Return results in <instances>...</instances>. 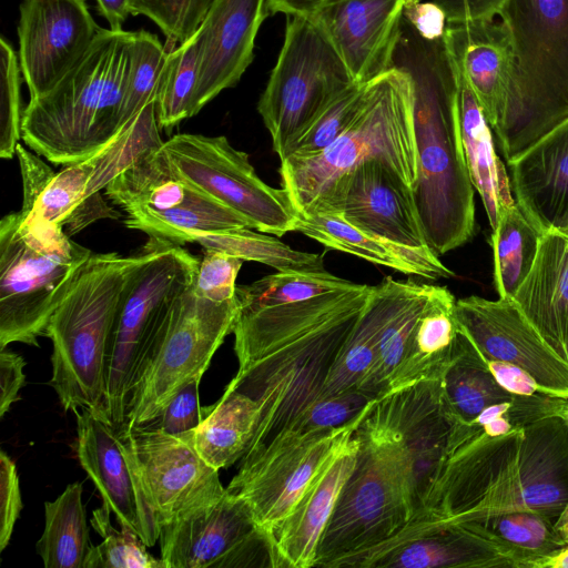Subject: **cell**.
I'll return each mask as SVG.
<instances>
[{
  "instance_id": "6da1fadb",
  "label": "cell",
  "mask_w": 568,
  "mask_h": 568,
  "mask_svg": "<svg viewBox=\"0 0 568 568\" xmlns=\"http://www.w3.org/2000/svg\"><path fill=\"white\" fill-rule=\"evenodd\" d=\"M372 290V285L354 283L302 302L239 307L233 328L239 371L227 386L261 407L257 429L243 458L288 433L321 397Z\"/></svg>"
},
{
  "instance_id": "7a4b0ae2",
  "label": "cell",
  "mask_w": 568,
  "mask_h": 568,
  "mask_svg": "<svg viewBox=\"0 0 568 568\" xmlns=\"http://www.w3.org/2000/svg\"><path fill=\"white\" fill-rule=\"evenodd\" d=\"M394 67L406 71L414 95L418 176L414 196L427 243L444 255L475 234V202L458 112L455 63L444 37L423 39L403 18Z\"/></svg>"
},
{
  "instance_id": "3957f363",
  "label": "cell",
  "mask_w": 568,
  "mask_h": 568,
  "mask_svg": "<svg viewBox=\"0 0 568 568\" xmlns=\"http://www.w3.org/2000/svg\"><path fill=\"white\" fill-rule=\"evenodd\" d=\"M134 31L101 28L81 60L23 110L27 146L55 164L84 161L120 132Z\"/></svg>"
},
{
  "instance_id": "277c9868",
  "label": "cell",
  "mask_w": 568,
  "mask_h": 568,
  "mask_svg": "<svg viewBox=\"0 0 568 568\" xmlns=\"http://www.w3.org/2000/svg\"><path fill=\"white\" fill-rule=\"evenodd\" d=\"M373 160L414 191L418 164L413 84L396 67L368 82L359 111L327 148L281 161L282 189L297 214H310L339 178Z\"/></svg>"
},
{
  "instance_id": "5b68a950",
  "label": "cell",
  "mask_w": 568,
  "mask_h": 568,
  "mask_svg": "<svg viewBox=\"0 0 568 568\" xmlns=\"http://www.w3.org/2000/svg\"><path fill=\"white\" fill-rule=\"evenodd\" d=\"M511 71L494 132L507 164L568 119V0H506Z\"/></svg>"
},
{
  "instance_id": "8992f818",
  "label": "cell",
  "mask_w": 568,
  "mask_h": 568,
  "mask_svg": "<svg viewBox=\"0 0 568 568\" xmlns=\"http://www.w3.org/2000/svg\"><path fill=\"white\" fill-rule=\"evenodd\" d=\"M141 253L92 254L65 298L52 314L44 336L52 343V375L64 412L87 408L104 415L108 343L125 284Z\"/></svg>"
},
{
  "instance_id": "52a82bcc",
  "label": "cell",
  "mask_w": 568,
  "mask_h": 568,
  "mask_svg": "<svg viewBox=\"0 0 568 568\" xmlns=\"http://www.w3.org/2000/svg\"><path fill=\"white\" fill-rule=\"evenodd\" d=\"M92 252L63 227L20 210L0 221V349L39 346Z\"/></svg>"
},
{
  "instance_id": "ba28073f",
  "label": "cell",
  "mask_w": 568,
  "mask_h": 568,
  "mask_svg": "<svg viewBox=\"0 0 568 568\" xmlns=\"http://www.w3.org/2000/svg\"><path fill=\"white\" fill-rule=\"evenodd\" d=\"M200 260L182 245L151 239L121 295L109 337L103 413L115 428L175 300L195 280Z\"/></svg>"
},
{
  "instance_id": "9c48e42d",
  "label": "cell",
  "mask_w": 568,
  "mask_h": 568,
  "mask_svg": "<svg viewBox=\"0 0 568 568\" xmlns=\"http://www.w3.org/2000/svg\"><path fill=\"white\" fill-rule=\"evenodd\" d=\"M367 413L354 432L359 442L356 466L321 537L314 567L328 568L341 557L387 540L412 517L407 462L392 435Z\"/></svg>"
},
{
  "instance_id": "30bf717a",
  "label": "cell",
  "mask_w": 568,
  "mask_h": 568,
  "mask_svg": "<svg viewBox=\"0 0 568 568\" xmlns=\"http://www.w3.org/2000/svg\"><path fill=\"white\" fill-rule=\"evenodd\" d=\"M353 83L345 63L321 29L310 18L287 17L282 48L257 103L280 160Z\"/></svg>"
},
{
  "instance_id": "8fae6325",
  "label": "cell",
  "mask_w": 568,
  "mask_h": 568,
  "mask_svg": "<svg viewBox=\"0 0 568 568\" xmlns=\"http://www.w3.org/2000/svg\"><path fill=\"white\" fill-rule=\"evenodd\" d=\"M194 284V283H193ZM193 284L175 300L126 405L129 426L146 425L187 383L201 381L239 313L235 298L216 302Z\"/></svg>"
},
{
  "instance_id": "7c38bea8",
  "label": "cell",
  "mask_w": 568,
  "mask_h": 568,
  "mask_svg": "<svg viewBox=\"0 0 568 568\" xmlns=\"http://www.w3.org/2000/svg\"><path fill=\"white\" fill-rule=\"evenodd\" d=\"M104 190L126 213L128 229L172 244L193 243L203 232L253 229L241 214L179 176L161 146L142 153Z\"/></svg>"
},
{
  "instance_id": "4fadbf2b",
  "label": "cell",
  "mask_w": 568,
  "mask_h": 568,
  "mask_svg": "<svg viewBox=\"0 0 568 568\" xmlns=\"http://www.w3.org/2000/svg\"><path fill=\"white\" fill-rule=\"evenodd\" d=\"M161 151L179 176L241 214L254 230L275 236L295 231L298 214L287 193L263 182L248 155L225 136L180 133Z\"/></svg>"
},
{
  "instance_id": "5bb4252c",
  "label": "cell",
  "mask_w": 568,
  "mask_h": 568,
  "mask_svg": "<svg viewBox=\"0 0 568 568\" xmlns=\"http://www.w3.org/2000/svg\"><path fill=\"white\" fill-rule=\"evenodd\" d=\"M165 568H278L273 534L225 489L217 500L159 525Z\"/></svg>"
},
{
  "instance_id": "9a60e30c",
  "label": "cell",
  "mask_w": 568,
  "mask_h": 568,
  "mask_svg": "<svg viewBox=\"0 0 568 568\" xmlns=\"http://www.w3.org/2000/svg\"><path fill=\"white\" fill-rule=\"evenodd\" d=\"M521 438L523 428L491 437L469 424L468 435L452 445L420 513L474 519L521 508Z\"/></svg>"
},
{
  "instance_id": "2e32d148",
  "label": "cell",
  "mask_w": 568,
  "mask_h": 568,
  "mask_svg": "<svg viewBox=\"0 0 568 568\" xmlns=\"http://www.w3.org/2000/svg\"><path fill=\"white\" fill-rule=\"evenodd\" d=\"M365 414L342 427L285 434L260 453L242 458L225 489L242 497L258 526L273 534L332 453L353 435Z\"/></svg>"
},
{
  "instance_id": "e0dca14e",
  "label": "cell",
  "mask_w": 568,
  "mask_h": 568,
  "mask_svg": "<svg viewBox=\"0 0 568 568\" xmlns=\"http://www.w3.org/2000/svg\"><path fill=\"white\" fill-rule=\"evenodd\" d=\"M116 434L159 525L225 493L219 470L194 448L193 432L172 435L151 425L123 424Z\"/></svg>"
},
{
  "instance_id": "ac0fdd59",
  "label": "cell",
  "mask_w": 568,
  "mask_h": 568,
  "mask_svg": "<svg viewBox=\"0 0 568 568\" xmlns=\"http://www.w3.org/2000/svg\"><path fill=\"white\" fill-rule=\"evenodd\" d=\"M517 568L468 520L423 511L387 540L346 555L328 568Z\"/></svg>"
},
{
  "instance_id": "d6986e66",
  "label": "cell",
  "mask_w": 568,
  "mask_h": 568,
  "mask_svg": "<svg viewBox=\"0 0 568 568\" xmlns=\"http://www.w3.org/2000/svg\"><path fill=\"white\" fill-rule=\"evenodd\" d=\"M367 416L399 446L409 470L412 516L420 513L447 458L457 422L445 403L440 378L386 393Z\"/></svg>"
},
{
  "instance_id": "ffe728a7",
  "label": "cell",
  "mask_w": 568,
  "mask_h": 568,
  "mask_svg": "<svg viewBox=\"0 0 568 568\" xmlns=\"http://www.w3.org/2000/svg\"><path fill=\"white\" fill-rule=\"evenodd\" d=\"M455 317L487 361L526 371L544 393L568 399V363L547 344L513 298L456 300Z\"/></svg>"
},
{
  "instance_id": "44dd1931",
  "label": "cell",
  "mask_w": 568,
  "mask_h": 568,
  "mask_svg": "<svg viewBox=\"0 0 568 568\" xmlns=\"http://www.w3.org/2000/svg\"><path fill=\"white\" fill-rule=\"evenodd\" d=\"M100 29L85 0H22L18 55L30 99L50 91L81 60Z\"/></svg>"
},
{
  "instance_id": "7402d4cb",
  "label": "cell",
  "mask_w": 568,
  "mask_h": 568,
  "mask_svg": "<svg viewBox=\"0 0 568 568\" xmlns=\"http://www.w3.org/2000/svg\"><path fill=\"white\" fill-rule=\"evenodd\" d=\"M316 212L337 213L357 229L402 246L432 250L413 189L379 161L364 162L339 178Z\"/></svg>"
},
{
  "instance_id": "603a6c76",
  "label": "cell",
  "mask_w": 568,
  "mask_h": 568,
  "mask_svg": "<svg viewBox=\"0 0 568 568\" xmlns=\"http://www.w3.org/2000/svg\"><path fill=\"white\" fill-rule=\"evenodd\" d=\"M73 413L77 457L99 490L102 505L115 515L120 529L153 547L159 541V523L120 445L116 428L105 416L87 408Z\"/></svg>"
},
{
  "instance_id": "cb8c5ba5",
  "label": "cell",
  "mask_w": 568,
  "mask_h": 568,
  "mask_svg": "<svg viewBox=\"0 0 568 568\" xmlns=\"http://www.w3.org/2000/svg\"><path fill=\"white\" fill-rule=\"evenodd\" d=\"M406 0H331L310 18L336 50L355 82L394 68Z\"/></svg>"
},
{
  "instance_id": "d4e9b609",
  "label": "cell",
  "mask_w": 568,
  "mask_h": 568,
  "mask_svg": "<svg viewBox=\"0 0 568 568\" xmlns=\"http://www.w3.org/2000/svg\"><path fill=\"white\" fill-rule=\"evenodd\" d=\"M267 16V0L213 1L199 28L197 111L241 80L253 61L255 38Z\"/></svg>"
},
{
  "instance_id": "484cf974",
  "label": "cell",
  "mask_w": 568,
  "mask_h": 568,
  "mask_svg": "<svg viewBox=\"0 0 568 568\" xmlns=\"http://www.w3.org/2000/svg\"><path fill=\"white\" fill-rule=\"evenodd\" d=\"M22 180V210L65 227L71 236L98 220L119 219L100 192L88 196L94 174L93 156L54 172L39 154L20 143L16 149Z\"/></svg>"
},
{
  "instance_id": "4316f807",
  "label": "cell",
  "mask_w": 568,
  "mask_h": 568,
  "mask_svg": "<svg viewBox=\"0 0 568 568\" xmlns=\"http://www.w3.org/2000/svg\"><path fill=\"white\" fill-rule=\"evenodd\" d=\"M358 449L359 442L353 433L332 453L293 510L275 529L278 568L314 567L321 537L356 466Z\"/></svg>"
},
{
  "instance_id": "83f0119b",
  "label": "cell",
  "mask_w": 568,
  "mask_h": 568,
  "mask_svg": "<svg viewBox=\"0 0 568 568\" xmlns=\"http://www.w3.org/2000/svg\"><path fill=\"white\" fill-rule=\"evenodd\" d=\"M514 199L541 231L568 234V119L508 163Z\"/></svg>"
},
{
  "instance_id": "f1b7e54d",
  "label": "cell",
  "mask_w": 568,
  "mask_h": 568,
  "mask_svg": "<svg viewBox=\"0 0 568 568\" xmlns=\"http://www.w3.org/2000/svg\"><path fill=\"white\" fill-rule=\"evenodd\" d=\"M444 40L494 133L503 116L511 71L507 27L501 20L447 23Z\"/></svg>"
},
{
  "instance_id": "f546056e",
  "label": "cell",
  "mask_w": 568,
  "mask_h": 568,
  "mask_svg": "<svg viewBox=\"0 0 568 568\" xmlns=\"http://www.w3.org/2000/svg\"><path fill=\"white\" fill-rule=\"evenodd\" d=\"M521 508L555 524L568 507V422L562 415L523 428L518 454Z\"/></svg>"
},
{
  "instance_id": "4dcf8cb0",
  "label": "cell",
  "mask_w": 568,
  "mask_h": 568,
  "mask_svg": "<svg viewBox=\"0 0 568 568\" xmlns=\"http://www.w3.org/2000/svg\"><path fill=\"white\" fill-rule=\"evenodd\" d=\"M513 300L568 363V234H542L534 266Z\"/></svg>"
},
{
  "instance_id": "1f68e13d",
  "label": "cell",
  "mask_w": 568,
  "mask_h": 568,
  "mask_svg": "<svg viewBox=\"0 0 568 568\" xmlns=\"http://www.w3.org/2000/svg\"><path fill=\"white\" fill-rule=\"evenodd\" d=\"M295 231L369 263L427 280L450 278L455 273L432 250H414L366 233L332 212L298 214Z\"/></svg>"
},
{
  "instance_id": "d6a6232c",
  "label": "cell",
  "mask_w": 568,
  "mask_h": 568,
  "mask_svg": "<svg viewBox=\"0 0 568 568\" xmlns=\"http://www.w3.org/2000/svg\"><path fill=\"white\" fill-rule=\"evenodd\" d=\"M456 72L466 164L471 184L480 195L489 225L494 230L501 212L515 204L510 179L496 153L491 128L473 89L457 67Z\"/></svg>"
},
{
  "instance_id": "836d02e7",
  "label": "cell",
  "mask_w": 568,
  "mask_h": 568,
  "mask_svg": "<svg viewBox=\"0 0 568 568\" xmlns=\"http://www.w3.org/2000/svg\"><path fill=\"white\" fill-rule=\"evenodd\" d=\"M455 304L456 300L447 287L432 285L428 300L414 328L405 356L392 378L388 392L423 379L442 378L459 333L454 313Z\"/></svg>"
},
{
  "instance_id": "e575fe53",
  "label": "cell",
  "mask_w": 568,
  "mask_h": 568,
  "mask_svg": "<svg viewBox=\"0 0 568 568\" xmlns=\"http://www.w3.org/2000/svg\"><path fill=\"white\" fill-rule=\"evenodd\" d=\"M261 418V407L245 393L226 386L193 432V445L213 468H226L246 454Z\"/></svg>"
},
{
  "instance_id": "d590c367",
  "label": "cell",
  "mask_w": 568,
  "mask_h": 568,
  "mask_svg": "<svg viewBox=\"0 0 568 568\" xmlns=\"http://www.w3.org/2000/svg\"><path fill=\"white\" fill-rule=\"evenodd\" d=\"M440 382L449 412L464 424H471L485 408L519 396L498 384L487 359L460 327Z\"/></svg>"
},
{
  "instance_id": "8d00e7d4",
  "label": "cell",
  "mask_w": 568,
  "mask_h": 568,
  "mask_svg": "<svg viewBox=\"0 0 568 568\" xmlns=\"http://www.w3.org/2000/svg\"><path fill=\"white\" fill-rule=\"evenodd\" d=\"M463 520L500 547L517 568H544L548 558L568 545L555 521L526 508Z\"/></svg>"
},
{
  "instance_id": "74e56055",
  "label": "cell",
  "mask_w": 568,
  "mask_h": 568,
  "mask_svg": "<svg viewBox=\"0 0 568 568\" xmlns=\"http://www.w3.org/2000/svg\"><path fill=\"white\" fill-rule=\"evenodd\" d=\"M404 283L386 276L373 286L367 306L334 364L320 398L359 388L374 364L382 328Z\"/></svg>"
},
{
  "instance_id": "f35d334b",
  "label": "cell",
  "mask_w": 568,
  "mask_h": 568,
  "mask_svg": "<svg viewBox=\"0 0 568 568\" xmlns=\"http://www.w3.org/2000/svg\"><path fill=\"white\" fill-rule=\"evenodd\" d=\"M82 490L75 481L44 503V530L36 549L45 568H83L91 545Z\"/></svg>"
},
{
  "instance_id": "ab89813d",
  "label": "cell",
  "mask_w": 568,
  "mask_h": 568,
  "mask_svg": "<svg viewBox=\"0 0 568 568\" xmlns=\"http://www.w3.org/2000/svg\"><path fill=\"white\" fill-rule=\"evenodd\" d=\"M430 290V284L414 281L404 283L382 328L374 364L359 388L378 397L388 392Z\"/></svg>"
},
{
  "instance_id": "60d3db41",
  "label": "cell",
  "mask_w": 568,
  "mask_h": 568,
  "mask_svg": "<svg viewBox=\"0 0 568 568\" xmlns=\"http://www.w3.org/2000/svg\"><path fill=\"white\" fill-rule=\"evenodd\" d=\"M541 236V231L516 202L501 212L491 234L498 297H514L534 266Z\"/></svg>"
},
{
  "instance_id": "b9f144b4",
  "label": "cell",
  "mask_w": 568,
  "mask_h": 568,
  "mask_svg": "<svg viewBox=\"0 0 568 568\" xmlns=\"http://www.w3.org/2000/svg\"><path fill=\"white\" fill-rule=\"evenodd\" d=\"M201 33L197 31L170 51L161 70L154 98L160 129L170 130L196 113Z\"/></svg>"
},
{
  "instance_id": "7bdbcfd3",
  "label": "cell",
  "mask_w": 568,
  "mask_h": 568,
  "mask_svg": "<svg viewBox=\"0 0 568 568\" xmlns=\"http://www.w3.org/2000/svg\"><path fill=\"white\" fill-rule=\"evenodd\" d=\"M265 234L250 227H239L199 233L194 242L205 250L222 251L243 261L268 265L278 272L325 271L323 254L296 251L277 237Z\"/></svg>"
},
{
  "instance_id": "ee69618b",
  "label": "cell",
  "mask_w": 568,
  "mask_h": 568,
  "mask_svg": "<svg viewBox=\"0 0 568 568\" xmlns=\"http://www.w3.org/2000/svg\"><path fill=\"white\" fill-rule=\"evenodd\" d=\"M354 283L329 272H277L247 285L236 286L240 308H258L302 302Z\"/></svg>"
},
{
  "instance_id": "f6af8a7d",
  "label": "cell",
  "mask_w": 568,
  "mask_h": 568,
  "mask_svg": "<svg viewBox=\"0 0 568 568\" xmlns=\"http://www.w3.org/2000/svg\"><path fill=\"white\" fill-rule=\"evenodd\" d=\"M168 51L159 38L146 31H134L131 68L122 103L120 131L143 108L154 102L161 70Z\"/></svg>"
},
{
  "instance_id": "bcb514c9",
  "label": "cell",
  "mask_w": 568,
  "mask_h": 568,
  "mask_svg": "<svg viewBox=\"0 0 568 568\" xmlns=\"http://www.w3.org/2000/svg\"><path fill=\"white\" fill-rule=\"evenodd\" d=\"M110 513L103 505L93 510L91 524L103 541L90 546L83 568H165L161 558L148 552L138 535L113 528Z\"/></svg>"
},
{
  "instance_id": "7dc6e473",
  "label": "cell",
  "mask_w": 568,
  "mask_h": 568,
  "mask_svg": "<svg viewBox=\"0 0 568 568\" xmlns=\"http://www.w3.org/2000/svg\"><path fill=\"white\" fill-rule=\"evenodd\" d=\"M367 84L355 82L341 92L295 141L284 159L312 156L335 141L359 111Z\"/></svg>"
},
{
  "instance_id": "c3c4849f",
  "label": "cell",
  "mask_w": 568,
  "mask_h": 568,
  "mask_svg": "<svg viewBox=\"0 0 568 568\" xmlns=\"http://www.w3.org/2000/svg\"><path fill=\"white\" fill-rule=\"evenodd\" d=\"M18 55L3 37L0 39V156L12 159L21 136V81Z\"/></svg>"
},
{
  "instance_id": "681fc988",
  "label": "cell",
  "mask_w": 568,
  "mask_h": 568,
  "mask_svg": "<svg viewBox=\"0 0 568 568\" xmlns=\"http://www.w3.org/2000/svg\"><path fill=\"white\" fill-rule=\"evenodd\" d=\"M214 0H129L133 16L151 19L168 40L182 43L202 24Z\"/></svg>"
},
{
  "instance_id": "f907efd6",
  "label": "cell",
  "mask_w": 568,
  "mask_h": 568,
  "mask_svg": "<svg viewBox=\"0 0 568 568\" xmlns=\"http://www.w3.org/2000/svg\"><path fill=\"white\" fill-rule=\"evenodd\" d=\"M379 397L362 388H351L314 402L288 433H307L348 425L362 417ZM287 434V433H286Z\"/></svg>"
},
{
  "instance_id": "816d5d0a",
  "label": "cell",
  "mask_w": 568,
  "mask_h": 568,
  "mask_svg": "<svg viewBox=\"0 0 568 568\" xmlns=\"http://www.w3.org/2000/svg\"><path fill=\"white\" fill-rule=\"evenodd\" d=\"M243 262L222 251L205 250L193 284L195 293L216 302L235 298V282Z\"/></svg>"
},
{
  "instance_id": "f5cc1de1",
  "label": "cell",
  "mask_w": 568,
  "mask_h": 568,
  "mask_svg": "<svg viewBox=\"0 0 568 568\" xmlns=\"http://www.w3.org/2000/svg\"><path fill=\"white\" fill-rule=\"evenodd\" d=\"M200 381L184 385L166 404L159 417L146 424L172 435L194 432L205 417L199 404Z\"/></svg>"
},
{
  "instance_id": "db71d44e",
  "label": "cell",
  "mask_w": 568,
  "mask_h": 568,
  "mask_svg": "<svg viewBox=\"0 0 568 568\" xmlns=\"http://www.w3.org/2000/svg\"><path fill=\"white\" fill-rule=\"evenodd\" d=\"M20 480L16 463L0 453V551L9 545L14 525L22 509Z\"/></svg>"
},
{
  "instance_id": "11a10c76",
  "label": "cell",
  "mask_w": 568,
  "mask_h": 568,
  "mask_svg": "<svg viewBox=\"0 0 568 568\" xmlns=\"http://www.w3.org/2000/svg\"><path fill=\"white\" fill-rule=\"evenodd\" d=\"M403 18L425 40L435 41L445 34L446 14L433 1L406 0Z\"/></svg>"
},
{
  "instance_id": "9f6ffc18",
  "label": "cell",
  "mask_w": 568,
  "mask_h": 568,
  "mask_svg": "<svg viewBox=\"0 0 568 568\" xmlns=\"http://www.w3.org/2000/svg\"><path fill=\"white\" fill-rule=\"evenodd\" d=\"M24 358L9 349L0 352V417L2 418L19 399L20 389L27 384Z\"/></svg>"
},
{
  "instance_id": "6f0895ef",
  "label": "cell",
  "mask_w": 568,
  "mask_h": 568,
  "mask_svg": "<svg viewBox=\"0 0 568 568\" xmlns=\"http://www.w3.org/2000/svg\"><path fill=\"white\" fill-rule=\"evenodd\" d=\"M445 12L447 23L494 20L506 0H432Z\"/></svg>"
},
{
  "instance_id": "680465c9",
  "label": "cell",
  "mask_w": 568,
  "mask_h": 568,
  "mask_svg": "<svg viewBox=\"0 0 568 568\" xmlns=\"http://www.w3.org/2000/svg\"><path fill=\"white\" fill-rule=\"evenodd\" d=\"M490 372L498 384L517 395L544 393L536 381L521 367L500 361H487Z\"/></svg>"
},
{
  "instance_id": "91938a15",
  "label": "cell",
  "mask_w": 568,
  "mask_h": 568,
  "mask_svg": "<svg viewBox=\"0 0 568 568\" xmlns=\"http://www.w3.org/2000/svg\"><path fill=\"white\" fill-rule=\"evenodd\" d=\"M331 0H267L270 14L284 13L286 17H310Z\"/></svg>"
},
{
  "instance_id": "94428289",
  "label": "cell",
  "mask_w": 568,
  "mask_h": 568,
  "mask_svg": "<svg viewBox=\"0 0 568 568\" xmlns=\"http://www.w3.org/2000/svg\"><path fill=\"white\" fill-rule=\"evenodd\" d=\"M97 9L111 30H123L122 26L131 14L129 0H95Z\"/></svg>"
},
{
  "instance_id": "6125c7cd",
  "label": "cell",
  "mask_w": 568,
  "mask_h": 568,
  "mask_svg": "<svg viewBox=\"0 0 568 568\" xmlns=\"http://www.w3.org/2000/svg\"><path fill=\"white\" fill-rule=\"evenodd\" d=\"M544 568H568V545L558 554L548 558Z\"/></svg>"
},
{
  "instance_id": "be15d7a7",
  "label": "cell",
  "mask_w": 568,
  "mask_h": 568,
  "mask_svg": "<svg viewBox=\"0 0 568 568\" xmlns=\"http://www.w3.org/2000/svg\"><path fill=\"white\" fill-rule=\"evenodd\" d=\"M565 418L568 422V407L565 414ZM556 527L561 534V536L565 538V540L568 542V507L565 514L561 516V518L556 523Z\"/></svg>"
}]
</instances>
